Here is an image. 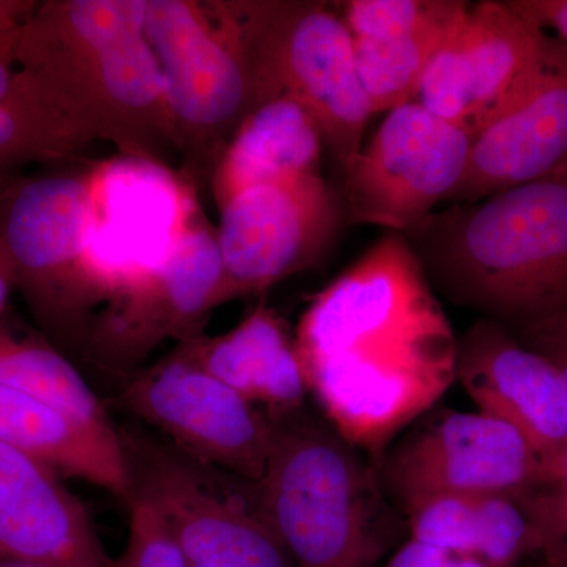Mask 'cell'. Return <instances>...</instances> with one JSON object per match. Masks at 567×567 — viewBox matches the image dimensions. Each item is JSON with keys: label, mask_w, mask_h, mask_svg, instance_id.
<instances>
[{"label": "cell", "mask_w": 567, "mask_h": 567, "mask_svg": "<svg viewBox=\"0 0 567 567\" xmlns=\"http://www.w3.org/2000/svg\"><path fill=\"white\" fill-rule=\"evenodd\" d=\"M297 350L328 424L372 461L456 383L457 336L398 233L316 298Z\"/></svg>", "instance_id": "1"}, {"label": "cell", "mask_w": 567, "mask_h": 567, "mask_svg": "<svg viewBox=\"0 0 567 567\" xmlns=\"http://www.w3.org/2000/svg\"><path fill=\"white\" fill-rule=\"evenodd\" d=\"M402 235L450 303L522 344L567 331V171L435 210Z\"/></svg>", "instance_id": "2"}, {"label": "cell", "mask_w": 567, "mask_h": 567, "mask_svg": "<svg viewBox=\"0 0 567 567\" xmlns=\"http://www.w3.org/2000/svg\"><path fill=\"white\" fill-rule=\"evenodd\" d=\"M256 484L268 524L293 567H375L399 532L375 462L303 410L274 420Z\"/></svg>", "instance_id": "3"}, {"label": "cell", "mask_w": 567, "mask_h": 567, "mask_svg": "<svg viewBox=\"0 0 567 567\" xmlns=\"http://www.w3.org/2000/svg\"><path fill=\"white\" fill-rule=\"evenodd\" d=\"M132 492L162 511L192 565L293 567L265 517L257 487L174 447L122 436Z\"/></svg>", "instance_id": "4"}, {"label": "cell", "mask_w": 567, "mask_h": 567, "mask_svg": "<svg viewBox=\"0 0 567 567\" xmlns=\"http://www.w3.org/2000/svg\"><path fill=\"white\" fill-rule=\"evenodd\" d=\"M383 491L405 517L440 494H520L544 461L514 425L484 413H425L375 458Z\"/></svg>", "instance_id": "5"}, {"label": "cell", "mask_w": 567, "mask_h": 567, "mask_svg": "<svg viewBox=\"0 0 567 567\" xmlns=\"http://www.w3.org/2000/svg\"><path fill=\"white\" fill-rule=\"evenodd\" d=\"M472 140L466 126L416 102L388 112L346 174L349 221L398 234L413 229L457 188Z\"/></svg>", "instance_id": "6"}, {"label": "cell", "mask_w": 567, "mask_h": 567, "mask_svg": "<svg viewBox=\"0 0 567 567\" xmlns=\"http://www.w3.org/2000/svg\"><path fill=\"white\" fill-rule=\"evenodd\" d=\"M447 203L473 204L567 171V47L544 32L528 69L473 128Z\"/></svg>", "instance_id": "7"}, {"label": "cell", "mask_w": 567, "mask_h": 567, "mask_svg": "<svg viewBox=\"0 0 567 567\" xmlns=\"http://www.w3.org/2000/svg\"><path fill=\"white\" fill-rule=\"evenodd\" d=\"M123 406L169 436L186 456L248 483H260L275 423L192 358H175L125 385Z\"/></svg>", "instance_id": "8"}, {"label": "cell", "mask_w": 567, "mask_h": 567, "mask_svg": "<svg viewBox=\"0 0 567 567\" xmlns=\"http://www.w3.org/2000/svg\"><path fill=\"white\" fill-rule=\"evenodd\" d=\"M339 221L333 196L315 175L246 188L224 210V271L235 287L270 286L327 244Z\"/></svg>", "instance_id": "9"}, {"label": "cell", "mask_w": 567, "mask_h": 567, "mask_svg": "<svg viewBox=\"0 0 567 567\" xmlns=\"http://www.w3.org/2000/svg\"><path fill=\"white\" fill-rule=\"evenodd\" d=\"M543 35L509 2L470 3L429 63L416 103L473 132L528 69Z\"/></svg>", "instance_id": "10"}, {"label": "cell", "mask_w": 567, "mask_h": 567, "mask_svg": "<svg viewBox=\"0 0 567 567\" xmlns=\"http://www.w3.org/2000/svg\"><path fill=\"white\" fill-rule=\"evenodd\" d=\"M456 383L477 412L527 436L544 462L567 451V391L558 369L502 324L477 319L457 338Z\"/></svg>", "instance_id": "11"}, {"label": "cell", "mask_w": 567, "mask_h": 567, "mask_svg": "<svg viewBox=\"0 0 567 567\" xmlns=\"http://www.w3.org/2000/svg\"><path fill=\"white\" fill-rule=\"evenodd\" d=\"M289 20L284 29L281 70L293 91L290 99L311 115L347 174L374 115L358 76L352 33L344 20L320 7Z\"/></svg>", "instance_id": "12"}, {"label": "cell", "mask_w": 567, "mask_h": 567, "mask_svg": "<svg viewBox=\"0 0 567 567\" xmlns=\"http://www.w3.org/2000/svg\"><path fill=\"white\" fill-rule=\"evenodd\" d=\"M0 557L48 567H110L91 514L62 476L0 442Z\"/></svg>", "instance_id": "13"}, {"label": "cell", "mask_w": 567, "mask_h": 567, "mask_svg": "<svg viewBox=\"0 0 567 567\" xmlns=\"http://www.w3.org/2000/svg\"><path fill=\"white\" fill-rule=\"evenodd\" d=\"M178 212L177 192L162 171L115 166L102 183L85 251L106 274L158 276L173 251Z\"/></svg>", "instance_id": "14"}, {"label": "cell", "mask_w": 567, "mask_h": 567, "mask_svg": "<svg viewBox=\"0 0 567 567\" xmlns=\"http://www.w3.org/2000/svg\"><path fill=\"white\" fill-rule=\"evenodd\" d=\"M144 35L162 65L164 95L181 117L210 125L240 111L244 70L205 33L188 7L174 0L145 3Z\"/></svg>", "instance_id": "15"}, {"label": "cell", "mask_w": 567, "mask_h": 567, "mask_svg": "<svg viewBox=\"0 0 567 567\" xmlns=\"http://www.w3.org/2000/svg\"><path fill=\"white\" fill-rule=\"evenodd\" d=\"M0 442L125 502L132 491L122 435L106 439L69 413L6 386H0Z\"/></svg>", "instance_id": "16"}, {"label": "cell", "mask_w": 567, "mask_h": 567, "mask_svg": "<svg viewBox=\"0 0 567 567\" xmlns=\"http://www.w3.org/2000/svg\"><path fill=\"white\" fill-rule=\"evenodd\" d=\"M93 219L95 204L84 185L74 178H40L14 194L0 238L17 275L37 286L84 252Z\"/></svg>", "instance_id": "17"}, {"label": "cell", "mask_w": 567, "mask_h": 567, "mask_svg": "<svg viewBox=\"0 0 567 567\" xmlns=\"http://www.w3.org/2000/svg\"><path fill=\"white\" fill-rule=\"evenodd\" d=\"M188 358L254 405H264L271 420L300 412L309 393L297 347L281 320L265 309Z\"/></svg>", "instance_id": "18"}, {"label": "cell", "mask_w": 567, "mask_h": 567, "mask_svg": "<svg viewBox=\"0 0 567 567\" xmlns=\"http://www.w3.org/2000/svg\"><path fill=\"white\" fill-rule=\"evenodd\" d=\"M322 136L311 115L290 96L264 103L245 123L227 159L234 193L311 175Z\"/></svg>", "instance_id": "19"}, {"label": "cell", "mask_w": 567, "mask_h": 567, "mask_svg": "<svg viewBox=\"0 0 567 567\" xmlns=\"http://www.w3.org/2000/svg\"><path fill=\"white\" fill-rule=\"evenodd\" d=\"M456 10L431 24L382 39H353L358 76L372 114L415 103L429 63L468 10Z\"/></svg>", "instance_id": "20"}, {"label": "cell", "mask_w": 567, "mask_h": 567, "mask_svg": "<svg viewBox=\"0 0 567 567\" xmlns=\"http://www.w3.org/2000/svg\"><path fill=\"white\" fill-rule=\"evenodd\" d=\"M0 386L40 399L96 434L121 440L99 395L80 371L50 347L0 336Z\"/></svg>", "instance_id": "21"}, {"label": "cell", "mask_w": 567, "mask_h": 567, "mask_svg": "<svg viewBox=\"0 0 567 567\" xmlns=\"http://www.w3.org/2000/svg\"><path fill=\"white\" fill-rule=\"evenodd\" d=\"M223 275L221 249L210 235H183L158 275L164 301L181 319L199 315L218 290Z\"/></svg>", "instance_id": "22"}, {"label": "cell", "mask_w": 567, "mask_h": 567, "mask_svg": "<svg viewBox=\"0 0 567 567\" xmlns=\"http://www.w3.org/2000/svg\"><path fill=\"white\" fill-rule=\"evenodd\" d=\"M475 558L494 567H517L537 554L535 527L524 492L477 495Z\"/></svg>", "instance_id": "23"}, {"label": "cell", "mask_w": 567, "mask_h": 567, "mask_svg": "<svg viewBox=\"0 0 567 567\" xmlns=\"http://www.w3.org/2000/svg\"><path fill=\"white\" fill-rule=\"evenodd\" d=\"M477 495L429 496L405 514L410 537L457 557L475 558Z\"/></svg>", "instance_id": "24"}, {"label": "cell", "mask_w": 567, "mask_h": 567, "mask_svg": "<svg viewBox=\"0 0 567 567\" xmlns=\"http://www.w3.org/2000/svg\"><path fill=\"white\" fill-rule=\"evenodd\" d=\"M107 91L128 106H147L164 92L163 71L144 33L96 51Z\"/></svg>", "instance_id": "25"}, {"label": "cell", "mask_w": 567, "mask_h": 567, "mask_svg": "<svg viewBox=\"0 0 567 567\" xmlns=\"http://www.w3.org/2000/svg\"><path fill=\"white\" fill-rule=\"evenodd\" d=\"M537 554L546 567H567V451L544 462L536 484L524 492Z\"/></svg>", "instance_id": "26"}, {"label": "cell", "mask_w": 567, "mask_h": 567, "mask_svg": "<svg viewBox=\"0 0 567 567\" xmlns=\"http://www.w3.org/2000/svg\"><path fill=\"white\" fill-rule=\"evenodd\" d=\"M462 0H350L344 22L353 39L398 35L446 17Z\"/></svg>", "instance_id": "27"}, {"label": "cell", "mask_w": 567, "mask_h": 567, "mask_svg": "<svg viewBox=\"0 0 567 567\" xmlns=\"http://www.w3.org/2000/svg\"><path fill=\"white\" fill-rule=\"evenodd\" d=\"M128 540L121 557L110 567H189L188 557L178 543L169 522L151 499L132 492Z\"/></svg>", "instance_id": "28"}, {"label": "cell", "mask_w": 567, "mask_h": 567, "mask_svg": "<svg viewBox=\"0 0 567 567\" xmlns=\"http://www.w3.org/2000/svg\"><path fill=\"white\" fill-rule=\"evenodd\" d=\"M10 55V51L0 52V166L41 137L35 130L40 125L39 92L29 80H17L7 61Z\"/></svg>", "instance_id": "29"}, {"label": "cell", "mask_w": 567, "mask_h": 567, "mask_svg": "<svg viewBox=\"0 0 567 567\" xmlns=\"http://www.w3.org/2000/svg\"><path fill=\"white\" fill-rule=\"evenodd\" d=\"M145 3L134 0H84L71 3L73 31L100 51L107 44L144 33Z\"/></svg>", "instance_id": "30"}, {"label": "cell", "mask_w": 567, "mask_h": 567, "mask_svg": "<svg viewBox=\"0 0 567 567\" xmlns=\"http://www.w3.org/2000/svg\"><path fill=\"white\" fill-rule=\"evenodd\" d=\"M509 6L540 31L557 33L567 47V0H509Z\"/></svg>", "instance_id": "31"}, {"label": "cell", "mask_w": 567, "mask_h": 567, "mask_svg": "<svg viewBox=\"0 0 567 567\" xmlns=\"http://www.w3.org/2000/svg\"><path fill=\"white\" fill-rule=\"evenodd\" d=\"M525 346L544 354L547 360L554 363L555 368L558 369L559 375H561L567 391V331L543 336V338L528 342Z\"/></svg>", "instance_id": "32"}, {"label": "cell", "mask_w": 567, "mask_h": 567, "mask_svg": "<svg viewBox=\"0 0 567 567\" xmlns=\"http://www.w3.org/2000/svg\"><path fill=\"white\" fill-rule=\"evenodd\" d=\"M24 7L20 3L0 2V52L11 51L20 32L17 29L18 18Z\"/></svg>", "instance_id": "33"}, {"label": "cell", "mask_w": 567, "mask_h": 567, "mask_svg": "<svg viewBox=\"0 0 567 567\" xmlns=\"http://www.w3.org/2000/svg\"><path fill=\"white\" fill-rule=\"evenodd\" d=\"M14 281H17V267L6 241L0 238V315L6 308Z\"/></svg>", "instance_id": "34"}, {"label": "cell", "mask_w": 567, "mask_h": 567, "mask_svg": "<svg viewBox=\"0 0 567 567\" xmlns=\"http://www.w3.org/2000/svg\"><path fill=\"white\" fill-rule=\"evenodd\" d=\"M0 567H48L37 563L22 561V559L0 557Z\"/></svg>", "instance_id": "35"}, {"label": "cell", "mask_w": 567, "mask_h": 567, "mask_svg": "<svg viewBox=\"0 0 567 567\" xmlns=\"http://www.w3.org/2000/svg\"><path fill=\"white\" fill-rule=\"evenodd\" d=\"M189 567H200V566L192 565V566H189Z\"/></svg>", "instance_id": "36"}]
</instances>
